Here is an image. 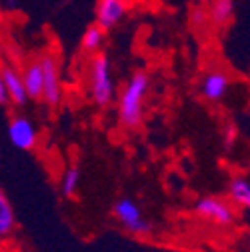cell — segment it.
I'll list each match as a JSON object with an SVG mask.
<instances>
[{"mask_svg":"<svg viewBox=\"0 0 250 252\" xmlns=\"http://www.w3.org/2000/svg\"><path fill=\"white\" fill-rule=\"evenodd\" d=\"M152 90V76L146 70H134L116 94V118L124 128H138L146 114V100Z\"/></svg>","mask_w":250,"mask_h":252,"instance_id":"cell-1","label":"cell"},{"mask_svg":"<svg viewBox=\"0 0 250 252\" xmlns=\"http://www.w3.org/2000/svg\"><path fill=\"white\" fill-rule=\"evenodd\" d=\"M84 88L88 100L96 108H108L116 100V78L110 56L102 50L92 54L84 66Z\"/></svg>","mask_w":250,"mask_h":252,"instance_id":"cell-2","label":"cell"},{"mask_svg":"<svg viewBox=\"0 0 250 252\" xmlns=\"http://www.w3.org/2000/svg\"><path fill=\"white\" fill-rule=\"evenodd\" d=\"M112 216L122 230H126L132 236L146 238L154 232V224L146 218L140 204L130 196H120L112 204Z\"/></svg>","mask_w":250,"mask_h":252,"instance_id":"cell-3","label":"cell"},{"mask_svg":"<svg viewBox=\"0 0 250 252\" xmlns=\"http://www.w3.org/2000/svg\"><path fill=\"white\" fill-rule=\"evenodd\" d=\"M192 210L198 218L216 228H232L236 222V208L230 204L228 198L222 196H200L194 202Z\"/></svg>","mask_w":250,"mask_h":252,"instance_id":"cell-4","label":"cell"},{"mask_svg":"<svg viewBox=\"0 0 250 252\" xmlns=\"http://www.w3.org/2000/svg\"><path fill=\"white\" fill-rule=\"evenodd\" d=\"M230 88H232V76L222 66H210L198 78V94H200V98L210 102V104L222 102L228 96Z\"/></svg>","mask_w":250,"mask_h":252,"instance_id":"cell-5","label":"cell"},{"mask_svg":"<svg viewBox=\"0 0 250 252\" xmlns=\"http://www.w3.org/2000/svg\"><path fill=\"white\" fill-rule=\"evenodd\" d=\"M6 134H8L10 144L22 152L34 150L38 146V138H40V130H38L36 122L22 112H16L10 116V120L6 124Z\"/></svg>","mask_w":250,"mask_h":252,"instance_id":"cell-6","label":"cell"},{"mask_svg":"<svg viewBox=\"0 0 250 252\" xmlns=\"http://www.w3.org/2000/svg\"><path fill=\"white\" fill-rule=\"evenodd\" d=\"M42 64V98L40 102L48 108H58L62 102V72L60 62L52 52L40 56Z\"/></svg>","mask_w":250,"mask_h":252,"instance_id":"cell-7","label":"cell"},{"mask_svg":"<svg viewBox=\"0 0 250 252\" xmlns=\"http://www.w3.org/2000/svg\"><path fill=\"white\" fill-rule=\"evenodd\" d=\"M130 2L128 0H96L94 6V24H98L102 30H112L122 20L128 16Z\"/></svg>","mask_w":250,"mask_h":252,"instance_id":"cell-8","label":"cell"},{"mask_svg":"<svg viewBox=\"0 0 250 252\" xmlns=\"http://www.w3.org/2000/svg\"><path fill=\"white\" fill-rule=\"evenodd\" d=\"M2 82H4L8 104H12L14 108H24L30 102L26 88H24V82H22L20 68L14 66L12 62H2Z\"/></svg>","mask_w":250,"mask_h":252,"instance_id":"cell-9","label":"cell"},{"mask_svg":"<svg viewBox=\"0 0 250 252\" xmlns=\"http://www.w3.org/2000/svg\"><path fill=\"white\" fill-rule=\"evenodd\" d=\"M22 82L26 88V94L30 100L40 102L42 98V64H40V56L38 58H30L20 66Z\"/></svg>","mask_w":250,"mask_h":252,"instance_id":"cell-10","label":"cell"},{"mask_svg":"<svg viewBox=\"0 0 250 252\" xmlns=\"http://www.w3.org/2000/svg\"><path fill=\"white\" fill-rule=\"evenodd\" d=\"M226 198L234 208L250 214V178L242 174L232 176L226 184Z\"/></svg>","mask_w":250,"mask_h":252,"instance_id":"cell-11","label":"cell"},{"mask_svg":"<svg viewBox=\"0 0 250 252\" xmlns=\"http://www.w3.org/2000/svg\"><path fill=\"white\" fill-rule=\"evenodd\" d=\"M16 228H18V220H16L14 204L10 196L4 192V188L0 186V242L10 240Z\"/></svg>","mask_w":250,"mask_h":252,"instance_id":"cell-12","label":"cell"},{"mask_svg":"<svg viewBox=\"0 0 250 252\" xmlns=\"http://www.w3.org/2000/svg\"><path fill=\"white\" fill-rule=\"evenodd\" d=\"M236 12V0H210L206 18L214 26H226L232 22Z\"/></svg>","mask_w":250,"mask_h":252,"instance_id":"cell-13","label":"cell"},{"mask_svg":"<svg viewBox=\"0 0 250 252\" xmlns=\"http://www.w3.org/2000/svg\"><path fill=\"white\" fill-rule=\"evenodd\" d=\"M104 44H106V30H102L98 24H90L80 36V50L88 56L102 52Z\"/></svg>","mask_w":250,"mask_h":252,"instance_id":"cell-14","label":"cell"},{"mask_svg":"<svg viewBox=\"0 0 250 252\" xmlns=\"http://www.w3.org/2000/svg\"><path fill=\"white\" fill-rule=\"evenodd\" d=\"M82 182V170L78 164H68L64 170H62L60 178H58V190L64 198H72L76 196L78 188Z\"/></svg>","mask_w":250,"mask_h":252,"instance_id":"cell-15","label":"cell"},{"mask_svg":"<svg viewBox=\"0 0 250 252\" xmlns=\"http://www.w3.org/2000/svg\"><path fill=\"white\" fill-rule=\"evenodd\" d=\"M8 98H6V90H4V82H2V62H0V106H6Z\"/></svg>","mask_w":250,"mask_h":252,"instance_id":"cell-16","label":"cell"},{"mask_svg":"<svg viewBox=\"0 0 250 252\" xmlns=\"http://www.w3.org/2000/svg\"><path fill=\"white\" fill-rule=\"evenodd\" d=\"M242 248L244 252H250V230L244 232V238H242Z\"/></svg>","mask_w":250,"mask_h":252,"instance_id":"cell-17","label":"cell"},{"mask_svg":"<svg viewBox=\"0 0 250 252\" xmlns=\"http://www.w3.org/2000/svg\"><path fill=\"white\" fill-rule=\"evenodd\" d=\"M204 20V12H194V22H202Z\"/></svg>","mask_w":250,"mask_h":252,"instance_id":"cell-18","label":"cell"},{"mask_svg":"<svg viewBox=\"0 0 250 252\" xmlns=\"http://www.w3.org/2000/svg\"><path fill=\"white\" fill-rule=\"evenodd\" d=\"M6 4H8L10 8H14V6L18 4V0H6Z\"/></svg>","mask_w":250,"mask_h":252,"instance_id":"cell-19","label":"cell"},{"mask_svg":"<svg viewBox=\"0 0 250 252\" xmlns=\"http://www.w3.org/2000/svg\"><path fill=\"white\" fill-rule=\"evenodd\" d=\"M2 20H4V16H2V10H0V24H2Z\"/></svg>","mask_w":250,"mask_h":252,"instance_id":"cell-20","label":"cell"}]
</instances>
